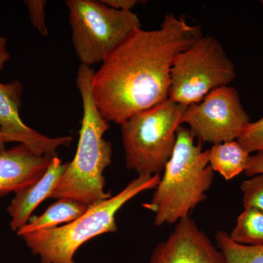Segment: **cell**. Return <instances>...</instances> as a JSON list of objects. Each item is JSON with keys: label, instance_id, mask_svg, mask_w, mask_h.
Returning <instances> with one entry per match:
<instances>
[{"label": "cell", "instance_id": "cell-1", "mask_svg": "<svg viewBox=\"0 0 263 263\" xmlns=\"http://www.w3.org/2000/svg\"><path fill=\"white\" fill-rule=\"evenodd\" d=\"M202 36L200 26L173 13L160 28L132 34L95 72L91 91L104 119L122 126L167 100L175 57Z\"/></svg>", "mask_w": 263, "mask_h": 263}, {"label": "cell", "instance_id": "cell-2", "mask_svg": "<svg viewBox=\"0 0 263 263\" xmlns=\"http://www.w3.org/2000/svg\"><path fill=\"white\" fill-rule=\"evenodd\" d=\"M94 74L86 65H81L78 70L76 85L82 99L83 119L77 151L50 195L73 199L88 206L112 196L105 192L104 176L113 155L111 143L104 139L110 125L95 105L91 91Z\"/></svg>", "mask_w": 263, "mask_h": 263}, {"label": "cell", "instance_id": "cell-3", "mask_svg": "<svg viewBox=\"0 0 263 263\" xmlns=\"http://www.w3.org/2000/svg\"><path fill=\"white\" fill-rule=\"evenodd\" d=\"M189 128L180 126L176 146L164 170L163 177L148 202L143 206L155 213V224H174L189 217L212 186L214 171L209 165V150L195 143Z\"/></svg>", "mask_w": 263, "mask_h": 263}, {"label": "cell", "instance_id": "cell-4", "mask_svg": "<svg viewBox=\"0 0 263 263\" xmlns=\"http://www.w3.org/2000/svg\"><path fill=\"white\" fill-rule=\"evenodd\" d=\"M160 174L138 176L120 193L90 205L79 219L63 226L22 235L40 263H75L74 256L85 243L104 233L117 231L116 214L133 197L157 187Z\"/></svg>", "mask_w": 263, "mask_h": 263}, {"label": "cell", "instance_id": "cell-5", "mask_svg": "<svg viewBox=\"0 0 263 263\" xmlns=\"http://www.w3.org/2000/svg\"><path fill=\"white\" fill-rule=\"evenodd\" d=\"M186 105L167 99L133 116L122 125L126 167L138 176L163 172L176 146Z\"/></svg>", "mask_w": 263, "mask_h": 263}, {"label": "cell", "instance_id": "cell-6", "mask_svg": "<svg viewBox=\"0 0 263 263\" xmlns=\"http://www.w3.org/2000/svg\"><path fill=\"white\" fill-rule=\"evenodd\" d=\"M74 49L81 65L103 62L132 34L141 29L133 11L109 8L102 1L67 0Z\"/></svg>", "mask_w": 263, "mask_h": 263}, {"label": "cell", "instance_id": "cell-7", "mask_svg": "<svg viewBox=\"0 0 263 263\" xmlns=\"http://www.w3.org/2000/svg\"><path fill=\"white\" fill-rule=\"evenodd\" d=\"M235 79L234 64L221 43L213 36H202L175 57L168 99L188 106Z\"/></svg>", "mask_w": 263, "mask_h": 263}, {"label": "cell", "instance_id": "cell-8", "mask_svg": "<svg viewBox=\"0 0 263 263\" xmlns=\"http://www.w3.org/2000/svg\"><path fill=\"white\" fill-rule=\"evenodd\" d=\"M250 122L238 90L230 86L218 88L200 103L188 105L181 117V124H188L195 138L214 145L236 141Z\"/></svg>", "mask_w": 263, "mask_h": 263}, {"label": "cell", "instance_id": "cell-9", "mask_svg": "<svg viewBox=\"0 0 263 263\" xmlns=\"http://www.w3.org/2000/svg\"><path fill=\"white\" fill-rule=\"evenodd\" d=\"M23 91L24 86L20 81L8 84L0 82V132L7 143L17 142L40 155L54 157L57 148L70 144L72 137L49 138L24 124L19 114Z\"/></svg>", "mask_w": 263, "mask_h": 263}, {"label": "cell", "instance_id": "cell-10", "mask_svg": "<svg viewBox=\"0 0 263 263\" xmlns=\"http://www.w3.org/2000/svg\"><path fill=\"white\" fill-rule=\"evenodd\" d=\"M149 263H226L224 255L191 218H184L154 249Z\"/></svg>", "mask_w": 263, "mask_h": 263}, {"label": "cell", "instance_id": "cell-11", "mask_svg": "<svg viewBox=\"0 0 263 263\" xmlns=\"http://www.w3.org/2000/svg\"><path fill=\"white\" fill-rule=\"evenodd\" d=\"M53 157L40 155L22 143L0 151V197L36 182L46 172Z\"/></svg>", "mask_w": 263, "mask_h": 263}, {"label": "cell", "instance_id": "cell-12", "mask_svg": "<svg viewBox=\"0 0 263 263\" xmlns=\"http://www.w3.org/2000/svg\"><path fill=\"white\" fill-rule=\"evenodd\" d=\"M67 164L68 162L62 164V160L55 156L41 179L15 193V197L8 208L11 218L10 227L13 231L17 232L25 226L38 205L49 198Z\"/></svg>", "mask_w": 263, "mask_h": 263}, {"label": "cell", "instance_id": "cell-13", "mask_svg": "<svg viewBox=\"0 0 263 263\" xmlns=\"http://www.w3.org/2000/svg\"><path fill=\"white\" fill-rule=\"evenodd\" d=\"M89 207L73 199H58L41 216L29 219L30 221L16 232L17 235L22 236L40 230L52 229L63 223L68 224L84 215Z\"/></svg>", "mask_w": 263, "mask_h": 263}, {"label": "cell", "instance_id": "cell-14", "mask_svg": "<svg viewBox=\"0 0 263 263\" xmlns=\"http://www.w3.org/2000/svg\"><path fill=\"white\" fill-rule=\"evenodd\" d=\"M250 156L237 141L224 142L209 149V165L230 181L245 172Z\"/></svg>", "mask_w": 263, "mask_h": 263}, {"label": "cell", "instance_id": "cell-15", "mask_svg": "<svg viewBox=\"0 0 263 263\" xmlns=\"http://www.w3.org/2000/svg\"><path fill=\"white\" fill-rule=\"evenodd\" d=\"M230 237L240 245H263V212L248 208L240 213Z\"/></svg>", "mask_w": 263, "mask_h": 263}, {"label": "cell", "instance_id": "cell-16", "mask_svg": "<svg viewBox=\"0 0 263 263\" xmlns=\"http://www.w3.org/2000/svg\"><path fill=\"white\" fill-rule=\"evenodd\" d=\"M216 242L226 263H263V245H240L233 241L226 231L216 233Z\"/></svg>", "mask_w": 263, "mask_h": 263}, {"label": "cell", "instance_id": "cell-17", "mask_svg": "<svg viewBox=\"0 0 263 263\" xmlns=\"http://www.w3.org/2000/svg\"><path fill=\"white\" fill-rule=\"evenodd\" d=\"M245 209L252 208L263 212V174L256 175L240 185Z\"/></svg>", "mask_w": 263, "mask_h": 263}, {"label": "cell", "instance_id": "cell-18", "mask_svg": "<svg viewBox=\"0 0 263 263\" xmlns=\"http://www.w3.org/2000/svg\"><path fill=\"white\" fill-rule=\"evenodd\" d=\"M236 141L249 154L263 152V117L249 123Z\"/></svg>", "mask_w": 263, "mask_h": 263}, {"label": "cell", "instance_id": "cell-19", "mask_svg": "<svg viewBox=\"0 0 263 263\" xmlns=\"http://www.w3.org/2000/svg\"><path fill=\"white\" fill-rule=\"evenodd\" d=\"M24 4L29 10V18L33 27L37 29L43 36H47L48 30L46 24L45 7L46 1L45 0H26Z\"/></svg>", "mask_w": 263, "mask_h": 263}, {"label": "cell", "instance_id": "cell-20", "mask_svg": "<svg viewBox=\"0 0 263 263\" xmlns=\"http://www.w3.org/2000/svg\"><path fill=\"white\" fill-rule=\"evenodd\" d=\"M245 173L249 177L263 174V152H257L255 155L250 156Z\"/></svg>", "mask_w": 263, "mask_h": 263}, {"label": "cell", "instance_id": "cell-21", "mask_svg": "<svg viewBox=\"0 0 263 263\" xmlns=\"http://www.w3.org/2000/svg\"><path fill=\"white\" fill-rule=\"evenodd\" d=\"M109 8L121 11H132L137 5L141 3L138 0H101Z\"/></svg>", "mask_w": 263, "mask_h": 263}, {"label": "cell", "instance_id": "cell-22", "mask_svg": "<svg viewBox=\"0 0 263 263\" xmlns=\"http://www.w3.org/2000/svg\"><path fill=\"white\" fill-rule=\"evenodd\" d=\"M10 53L7 48V39L0 36V70L5 68V66L10 59Z\"/></svg>", "mask_w": 263, "mask_h": 263}, {"label": "cell", "instance_id": "cell-23", "mask_svg": "<svg viewBox=\"0 0 263 263\" xmlns=\"http://www.w3.org/2000/svg\"><path fill=\"white\" fill-rule=\"evenodd\" d=\"M7 142L6 140H5V136H3V133L0 132V151H3L6 149L5 148V144H6Z\"/></svg>", "mask_w": 263, "mask_h": 263}, {"label": "cell", "instance_id": "cell-24", "mask_svg": "<svg viewBox=\"0 0 263 263\" xmlns=\"http://www.w3.org/2000/svg\"><path fill=\"white\" fill-rule=\"evenodd\" d=\"M261 4H262V7H263V0H262V1H261Z\"/></svg>", "mask_w": 263, "mask_h": 263}]
</instances>
